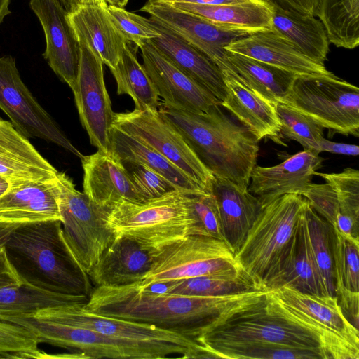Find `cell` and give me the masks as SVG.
<instances>
[{
    "mask_svg": "<svg viewBox=\"0 0 359 359\" xmlns=\"http://www.w3.org/2000/svg\"><path fill=\"white\" fill-rule=\"evenodd\" d=\"M213 344L269 342L318 352L324 359H359V347L304 312L262 290L233 307L196 340Z\"/></svg>",
    "mask_w": 359,
    "mask_h": 359,
    "instance_id": "6da1fadb",
    "label": "cell"
},
{
    "mask_svg": "<svg viewBox=\"0 0 359 359\" xmlns=\"http://www.w3.org/2000/svg\"><path fill=\"white\" fill-rule=\"evenodd\" d=\"M260 291L193 297L157 292L137 282L95 287L83 308L100 315L150 324L196 341L222 316Z\"/></svg>",
    "mask_w": 359,
    "mask_h": 359,
    "instance_id": "7a4b0ae2",
    "label": "cell"
},
{
    "mask_svg": "<svg viewBox=\"0 0 359 359\" xmlns=\"http://www.w3.org/2000/svg\"><path fill=\"white\" fill-rule=\"evenodd\" d=\"M0 247L22 284L89 297L91 281L68 248L60 220L0 224Z\"/></svg>",
    "mask_w": 359,
    "mask_h": 359,
    "instance_id": "3957f363",
    "label": "cell"
},
{
    "mask_svg": "<svg viewBox=\"0 0 359 359\" xmlns=\"http://www.w3.org/2000/svg\"><path fill=\"white\" fill-rule=\"evenodd\" d=\"M203 165L216 177L248 187L259 150L255 136L214 104L199 113L160 107Z\"/></svg>",
    "mask_w": 359,
    "mask_h": 359,
    "instance_id": "277c9868",
    "label": "cell"
},
{
    "mask_svg": "<svg viewBox=\"0 0 359 359\" xmlns=\"http://www.w3.org/2000/svg\"><path fill=\"white\" fill-rule=\"evenodd\" d=\"M191 196L175 189L145 201H122L107 222L116 236L135 241L149 254L189 235H198Z\"/></svg>",
    "mask_w": 359,
    "mask_h": 359,
    "instance_id": "5b68a950",
    "label": "cell"
},
{
    "mask_svg": "<svg viewBox=\"0 0 359 359\" xmlns=\"http://www.w3.org/2000/svg\"><path fill=\"white\" fill-rule=\"evenodd\" d=\"M83 304L45 308L51 316L65 323L93 330L112 338L132 351L137 359L209 358L196 341L152 325L89 312Z\"/></svg>",
    "mask_w": 359,
    "mask_h": 359,
    "instance_id": "8992f818",
    "label": "cell"
},
{
    "mask_svg": "<svg viewBox=\"0 0 359 359\" xmlns=\"http://www.w3.org/2000/svg\"><path fill=\"white\" fill-rule=\"evenodd\" d=\"M149 255L150 268L138 282L147 288L201 276L237 278L248 275L226 243L210 236L189 235Z\"/></svg>",
    "mask_w": 359,
    "mask_h": 359,
    "instance_id": "52a82bcc",
    "label": "cell"
},
{
    "mask_svg": "<svg viewBox=\"0 0 359 359\" xmlns=\"http://www.w3.org/2000/svg\"><path fill=\"white\" fill-rule=\"evenodd\" d=\"M305 201L299 194H288L263 205L235 255L242 269L262 290L269 273L290 245Z\"/></svg>",
    "mask_w": 359,
    "mask_h": 359,
    "instance_id": "ba28073f",
    "label": "cell"
},
{
    "mask_svg": "<svg viewBox=\"0 0 359 359\" xmlns=\"http://www.w3.org/2000/svg\"><path fill=\"white\" fill-rule=\"evenodd\" d=\"M323 128L359 137V88L334 75H297L283 102Z\"/></svg>",
    "mask_w": 359,
    "mask_h": 359,
    "instance_id": "9c48e42d",
    "label": "cell"
},
{
    "mask_svg": "<svg viewBox=\"0 0 359 359\" xmlns=\"http://www.w3.org/2000/svg\"><path fill=\"white\" fill-rule=\"evenodd\" d=\"M57 183L65 241L88 274L116 236L107 222L109 209L78 191L65 172H59Z\"/></svg>",
    "mask_w": 359,
    "mask_h": 359,
    "instance_id": "30bf717a",
    "label": "cell"
},
{
    "mask_svg": "<svg viewBox=\"0 0 359 359\" xmlns=\"http://www.w3.org/2000/svg\"><path fill=\"white\" fill-rule=\"evenodd\" d=\"M113 126L133 135L182 170L204 192L212 193L214 175L179 130L158 110L114 113Z\"/></svg>",
    "mask_w": 359,
    "mask_h": 359,
    "instance_id": "8fae6325",
    "label": "cell"
},
{
    "mask_svg": "<svg viewBox=\"0 0 359 359\" xmlns=\"http://www.w3.org/2000/svg\"><path fill=\"white\" fill-rule=\"evenodd\" d=\"M0 109L26 137L42 139L83 157L25 86L11 56L0 57Z\"/></svg>",
    "mask_w": 359,
    "mask_h": 359,
    "instance_id": "7c38bea8",
    "label": "cell"
},
{
    "mask_svg": "<svg viewBox=\"0 0 359 359\" xmlns=\"http://www.w3.org/2000/svg\"><path fill=\"white\" fill-rule=\"evenodd\" d=\"M0 320L23 326L36 334L39 343L67 349L82 359H137L121 342L93 330L60 320L45 308L26 315L0 316Z\"/></svg>",
    "mask_w": 359,
    "mask_h": 359,
    "instance_id": "4fadbf2b",
    "label": "cell"
},
{
    "mask_svg": "<svg viewBox=\"0 0 359 359\" xmlns=\"http://www.w3.org/2000/svg\"><path fill=\"white\" fill-rule=\"evenodd\" d=\"M79 43V71L72 90L79 118L90 143L98 151L110 153V130L114 113L104 83V64L90 48Z\"/></svg>",
    "mask_w": 359,
    "mask_h": 359,
    "instance_id": "5bb4252c",
    "label": "cell"
},
{
    "mask_svg": "<svg viewBox=\"0 0 359 359\" xmlns=\"http://www.w3.org/2000/svg\"><path fill=\"white\" fill-rule=\"evenodd\" d=\"M140 11L201 51L221 71L226 69L225 48L232 41L251 34L215 25L163 0H147Z\"/></svg>",
    "mask_w": 359,
    "mask_h": 359,
    "instance_id": "9a60e30c",
    "label": "cell"
},
{
    "mask_svg": "<svg viewBox=\"0 0 359 359\" xmlns=\"http://www.w3.org/2000/svg\"><path fill=\"white\" fill-rule=\"evenodd\" d=\"M140 49L142 65L162 98L163 107L199 113L212 105L220 104L213 94L177 67L149 41Z\"/></svg>",
    "mask_w": 359,
    "mask_h": 359,
    "instance_id": "2e32d148",
    "label": "cell"
},
{
    "mask_svg": "<svg viewBox=\"0 0 359 359\" xmlns=\"http://www.w3.org/2000/svg\"><path fill=\"white\" fill-rule=\"evenodd\" d=\"M46 36L43 56L57 76L72 90L76 84L80 46L68 19V11L60 0H30Z\"/></svg>",
    "mask_w": 359,
    "mask_h": 359,
    "instance_id": "e0dca14e",
    "label": "cell"
},
{
    "mask_svg": "<svg viewBox=\"0 0 359 359\" xmlns=\"http://www.w3.org/2000/svg\"><path fill=\"white\" fill-rule=\"evenodd\" d=\"M314 150L304 149L273 166L256 165L250 175L248 191L263 205L285 194H299L322 167L323 159Z\"/></svg>",
    "mask_w": 359,
    "mask_h": 359,
    "instance_id": "ac0fdd59",
    "label": "cell"
},
{
    "mask_svg": "<svg viewBox=\"0 0 359 359\" xmlns=\"http://www.w3.org/2000/svg\"><path fill=\"white\" fill-rule=\"evenodd\" d=\"M54 219L62 222L57 179L10 182L8 189L0 197L1 224L16 225Z\"/></svg>",
    "mask_w": 359,
    "mask_h": 359,
    "instance_id": "d6986e66",
    "label": "cell"
},
{
    "mask_svg": "<svg viewBox=\"0 0 359 359\" xmlns=\"http://www.w3.org/2000/svg\"><path fill=\"white\" fill-rule=\"evenodd\" d=\"M303 208L289 247L264 282L266 291L287 286L306 294L326 295L310 250Z\"/></svg>",
    "mask_w": 359,
    "mask_h": 359,
    "instance_id": "ffe728a7",
    "label": "cell"
},
{
    "mask_svg": "<svg viewBox=\"0 0 359 359\" xmlns=\"http://www.w3.org/2000/svg\"><path fill=\"white\" fill-rule=\"evenodd\" d=\"M226 50L268 63L297 75H331L325 65L304 55L273 27L239 38Z\"/></svg>",
    "mask_w": 359,
    "mask_h": 359,
    "instance_id": "44dd1931",
    "label": "cell"
},
{
    "mask_svg": "<svg viewBox=\"0 0 359 359\" xmlns=\"http://www.w3.org/2000/svg\"><path fill=\"white\" fill-rule=\"evenodd\" d=\"M83 193L95 204L111 209L124 201H140L124 164L111 152L98 151L81 158Z\"/></svg>",
    "mask_w": 359,
    "mask_h": 359,
    "instance_id": "7402d4cb",
    "label": "cell"
},
{
    "mask_svg": "<svg viewBox=\"0 0 359 359\" xmlns=\"http://www.w3.org/2000/svg\"><path fill=\"white\" fill-rule=\"evenodd\" d=\"M212 193L217 203L224 241L235 255L263 205L248 187L226 178L214 176Z\"/></svg>",
    "mask_w": 359,
    "mask_h": 359,
    "instance_id": "603a6c76",
    "label": "cell"
},
{
    "mask_svg": "<svg viewBox=\"0 0 359 359\" xmlns=\"http://www.w3.org/2000/svg\"><path fill=\"white\" fill-rule=\"evenodd\" d=\"M149 19L160 33L158 37L149 40L152 45L181 71L222 101L226 95V86L218 66L178 34L153 18Z\"/></svg>",
    "mask_w": 359,
    "mask_h": 359,
    "instance_id": "cb8c5ba5",
    "label": "cell"
},
{
    "mask_svg": "<svg viewBox=\"0 0 359 359\" xmlns=\"http://www.w3.org/2000/svg\"><path fill=\"white\" fill-rule=\"evenodd\" d=\"M58 173L27 137L0 118V176L9 182L50 181L57 179Z\"/></svg>",
    "mask_w": 359,
    "mask_h": 359,
    "instance_id": "d4e9b609",
    "label": "cell"
},
{
    "mask_svg": "<svg viewBox=\"0 0 359 359\" xmlns=\"http://www.w3.org/2000/svg\"><path fill=\"white\" fill-rule=\"evenodd\" d=\"M105 4L79 6L68 12V19L78 42L90 48L111 69L128 43L113 24Z\"/></svg>",
    "mask_w": 359,
    "mask_h": 359,
    "instance_id": "484cf974",
    "label": "cell"
},
{
    "mask_svg": "<svg viewBox=\"0 0 359 359\" xmlns=\"http://www.w3.org/2000/svg\"><path fill=\"white\" fill-rule=\"evenodd\" d=\"M226 86V95L221 101L226 109L258 140L269 137L276 142L280 122L276 106L243 84L227 71H222Z\"/></svg>",
    "mask_w": 359,
    "mask_h": 359,
    "instance_id": "4316f807",
    "label": "cell"
},
{
    "mask_svg": "<svg viewBox=\"0 0 359 359\" xmlns=\"http://www.w3.org/2000/svg\"><path fill=\"white\" fill-rule=\"evenodd\" d=\"M150 266L147 251L129 238L116 236L88 275L95 287L121 286L141 281Z\"/></svg>",
    "mask_w": 359,
    "mask_h": 359,
    "instance_id": "83f0119b",
    "label": "cell"
},
{
    "mask_svg": "<svg viewBox=\"0 0 359 359\" xmlns=\"http://www.w3.org/2000/svg\"><path fill=\"white\" fill-rule=\"evenodd\" d=\"M225 56V71L274 105L285 100L297 76L268 63L227 50Z\"/></svg>",
    "mask_w": 359,
    "mask_h": 359,
    "instance_id": "f1b7e54d",
    "label": "cell"
},
{
    "mask_svg": "<svg viewBox=\"0 0 359 359\" xmlns=\"http://www.w3.org/2000/svg\"><path fill=\"white\" fill-rule=\"evenodd\" d=\"M111 152L123 164L147 166L189 195L206 194L182 170L163 155L131 135L114 126L110 130Z\"/></svg>",
    "mask_w": 359,
    "mask_h": 359,
    "instance_id": "f546056e",
    "label": "cell"
},
{
    "mask_svg": "<svg viewBox=\"0 0 359 359\" xmlns=\"http://www.w3.org/2000/svg\"><path fill=\"white\" fill-rule=\"evenodd\" d=\"M165 2L215 25L231 29L253 34L272 28V8L266 0L226 5Z\"/></svg>",
    "mask_w": 359,
    "mask_h": 359,
    "instance_id": "4dcf8cb0",
    "label": "cell"
},
{
    "mask_svg": "<svg viewBox=\"0 0 359 359\" xmlns=\"http://www.w3.org/2000/svg\"><path fill=\"white\" fill-rule=\"evenodd\" d=\"M272 27L304 55L322 65L327 60L330 41L323 24L311 15L271 4Z\"/></svg>",
    "mask_w": 359,
    "mask_h": 359,
    "instance_id": "1f68e13d",
    "label": "cell"
},
{
    "mask_svg": "<svg viewBox=\"0 0 359 359\" xmlns=\"http://www.w3.org/2000/svg\"><path fill=\"white\" fill-rule=\"evenodd\" d=\"M270 291L284 303L304 312L315 321L359 347V330L345 317L336 296L306 294L287 286Z\"/></svg>",
    "mask_w": 359,
    "mask_h": 359,
    "instance_id": "d6a6232c",
    "label": "cell"
},
{
    "mask_svg": "<svg viewBox=\"0 0 359 359\" xmlns=\"http://www.w3.org/2000/svg\"><path fill=\"white\" fill-rule=\"evenodd\" d=\"M117 83V94L128 95L135 109L158 110L159 97L144 67L126 43L114 69H110Z\"/></svg>",
    "mask_w": 359,
    "mask_h": 359,
    "instance_id": "836d02e7",
    "label": "cell"
},
{
    "mask_svg": "<svg viewBox=\"0 0 359 359\" xmlns=\"http://www.w3.org/2000/svg\"><path fill=\"white\" fill-rule=\"evenodd\" d=\"M317 17L330 43L354 49L359 45V0H321Z\"/></svg>",
    "mask_w": 359,
    "mask_h": 359,
    "instance_id": "e575fe53",
    "label": "cell"
},
{
    "mask_svg": "<svg viewBox=\"0 0 359 359\" xmlns=\"http://www.w3.org/2000/svg\"><path fill=\"white\" fill-rule=\"evenodd\" d=\"M86 296L47 292L29 285H13L0 288V316L26 315L41 309L68 304H85Z\"/></svg>",
    "mask_w": 359,
    "mask_h": 359,
    "instance_id": "d590c367",
    "label": "cell"
},
{
    "mask_svg": "<svg viewBox=\"0 0 359 359\" xmlns=\"http://www.w3.org/2000/svg\"><path fill=\"white\" fill-rule=\"evenodd\" d=\"M303 212L309 245L327 296L335 297V275L332 252V225L306 199Z\"/></svg>",
    "mask_w": 359,
    "mask_h": 359,
    "instance_id": "8d00e7d4",
    "label": "cell"
},
{
    "mask_svg": "<svg viewBox=\"0 0 359 359\" xmlns=\"http://www.w3.org/2000/svg\"><path fill=\"white\" fill-rule=\"evenodd\" d=\"M164 292L193 297H222L264 290L249 276H201L160 284Z\"/></svg>",
    "mask_w": 359,
    "mask_h": 359,
    "instance_id": "74e56055",
    "label": "cell"
},
{
    "mask_svg": "<svg viewBox=\"0 0 359 359\" xmlns=\"http://www.w3.org/2000/svg\"><path fill=\"white\" fill-rule=\"evenodd\" d=\"M203 347L210 358L324 359L316 351L269 342L213 344Z\"/></svg>",
    "mask_w": 359,
    "mask_h": 359,
    "instance_id": "f35d334b",
    "label": "cell"
},
{
    "mask_svg": "<svg viewBox=\"0 0 359 359\" xmlns=\"http://www.w3.org/2000/svg\"><path fill=\"white\" fill-rule=\"evenodd\" d=\"M275 106L280 122V134L299 142L304 149H312L318 153L319 142L324 137L323 128L283 103L279 102Z\"/></svg>",
    "mask_w": 359,
    "mask_h": 359,
    "instance_id": "ab89813d",
    "label": "cell"
},
{
    "mask_svg": "<svg viewBox=\"0 0 359 359\" xmlns=\"http://www.w3.org/2000/svg\"><path fill=\"white\" fill-rule=\"evenodd\" d=\"M332 252L336 285L359 292V244L344 237L332 226Z\"/></svg>",
    "mask_w": 359,
    "mask_h": 359,
    "instance_id": "60d3db41",
    "label": "cell"
},
{
    "mask_svg": "<svg viewBox=\"0 0 359 359\" xmlns=\"http://www.w3.org/2000/svg\"><path fill=\"white\" fill-rule=\"evenodd\" d=\"M39 344L36 334L29 330L0 320V358H36Z\"/></svg>",
    "mask_w": 359,
    "mask_h": 359,
    "instance_id": "b9f144b4",
    "label": "cell"
},
{
    "mask_svg": "<svg viewBox=\"0 0 359 359\" xmlns=\"http://www.w3.org/2000/svg\"><path fill=\"white\" fill-rule=\"evenodd\" d=\"M105 8L113 24L128 43L132 42L140 48L145 41L160 36L149 18L107 4Z\"/></svg>",
    "mask_w": 359,
    "mask_h": 359,
    "instance_id": "7bdbcfd3",
    "label": "cell"
},
{
    "mask_svg": "<svg viewBox=\"0 0 359 359\" xmlns=\"http://www.w3.org/2000/svg\"><path fill=\"white\" fill-rule=\"evenodd\" d=\"M315 175L324 179L334 189L338 198L339 212L359 219V171L351 168L338 173Z\"/></svg>",
    "mask_w": 359,
    "mask_h": 359,
    "instance_id": "ee69618b",
    "label": "cell"
},
{
    "mask_svg": "<svg viewBox=\"0 0 359 359\" xmlns=\"http://www.w3.org/2000/svg\"><path fill=\"white\" fill-rule=\"evenodd\" d=\"M191 202L198 235L224 241L219 208L213 194L191 195Z\"/></svg>",
    "mask_w": 359,
    "mask_h": 359,
    "instance_id": "f6af8a7d",
    "label": "cell"
},
{
    "mask_svg": "<svg viewBox=\"0 0 359 359\" xmlns=\"http://www.w3.org/2000/svg\"><path fill=\"white\" fill-rule=\"evenodd\" d=\"M130 165V170H126L140 201L157 198L177 189L168 180L151 168L142 165Z\"/></svg>",
    "mask_w": 359,
    "mask_h": 359,
    "instance_id": "bcb514c9",
    "label": "cell"
},
{
    "mask_svg": "<svg viewBox=\"0 0 359 359\" xmlns=\"http://www.w3.org/2000/svg\"><path fill=\"white\" fill-rule=\"evenodd\" d=\"M299 194L308 200L314 210L334 226L339 207L337 193L331 184L310 182Z\"/></svg>",
    "mask_w": 359,
    "mask_h": 359,
    "instance_id": "7dc6e473",
    "label": "cell"
},
{
    "mask_svg": "<svg viewBox=\"0 0 359 359\" xmlns=\"http://www.w3.org/2000/svg\"><path fill=\"white\" fill-rule=\"evenodd\" d=\"M335 295L345 317L353 326L359 330V292H353L341 285H336Z\"/></svg>",
    "mask_w": 359,
    "mask_h": 359,
    "instance_id": "c3c4849f",
    "label": "cell"
},
{
    "mask_svg": "<svg viewBox=\"0 0 359 359\" xmlns=\"http://www.w3.org/2000/svg\"><path fill=\"white\" fill-rule=\"evenodd\" d=\"M285 9L317 16L321 0H266Z\"/></svg>",
    "mask_w": 359,
    "mask_h": 359,
    "instance_id": "681fc988",
    "label": "cell"
},
{
    "mask_svg": "<svg viewBox=\"0 0 359 359\" xmlns=\"http://www.w3.org/2000/svg\"><path fill=\"white\" fill-rule=\"evenodd\" d=\"M318 151L319 154L323 151H327L336 154L358 156L359 154V147L355 144L332 142L323 137L319 142Z\"/></svg>",
    "mask_w": 359,
    "mask_h": 359,
    "instance_id": "f907efd6",
    "label": "cell"
},
{
    "mask_svg": "<svg viewBox=\"0 0 359 359\" xmlns=\"http://www.w3.org/2000/svg\"><path fill=\"white\" fill-rule=\"evenodd\" d=\"M22 284L8 262L5 252L0 247V288Z\"/></svg>",
    "mask_w": 359,
    "mask_h": 359,
    "instance_id": "816d5d0a",
    "label": "cell"
},
{
    "mask_svg": "<svg viewBox=\"0 0 359 359\" xmlns=\"http://www.w3.org/2000/svg\"><path fill=\"white\" fill-rule=\"evenodd\" d=\"M168 2H184L205 5H226L255 1L257 0H163Z\"/></svg>",
    "mask_w": 359,
    "mask_h": 359,
    "instance_id": "f5cc1de1",
    "label": "cell"
},
{
    "mask_svg": "<svg viewBox=\"0 0 359 359\" xmlns=\"http://www.w3.org/2000/svg\"><path fill=\"white\" fill-rule=\"evenodd\" d=\"M11 0H0V24L4 18L11 13L8 6Z\"/></svg>",
    "mask_w": 359,
    "mask_h": 359,
    "instance_id": "db71d44e",
    "label": "cell"
},
{
    "mask_svg": "<svg viewBox=\"0 0 359 359\" xmlns=\"http://www.w3.org/2000/svg\"><path fill=\"white\" fill-rule=\"evenodd\" d=\"M60 1L68 12L72 11L77 7L75 0H60Z\"/></svg>",
    "mask_w": 359,
    "mask_h": 359,
    "instance_id": "11a10c76",
    "label": "cell"
},
{
    "mask_svg": "<svg viewBox=\"0 0 359 359\" xmlns=\"http://www.w3.org/2000/svg\"><path fill=\"white\" fill-rule=\"evenodd\" d=\"M104 1L111 6L124 8L128 0H104Z\"/></svg>",
    "mask_w": 359,
    "mask_h": 359,
    "instance_id": "9f6ffc18",
    "label": "cell"
},
{
    "mask_svg": "<svg viewBox=\"0 0 359 359\" xmlns=\"http://www.w3.org/2000/svg\"><path fill=\"white\" fill-rule=\"evenodd\" d=\"M10 182L4 177L0 176V197L7 191Z\"/></svg>",
    "mask_w": 359,
    "mask_h": 359,
    "instance_id": "6f0895ef",
    "label": "cell"
},
{
    "mask_svg": "<svg viewBox=\"0 0 359 359\" xmlns=\"http://www.w3.org/2000/svg\"><path fill=\"white\" fill-rule=\"evenodd\" d=\"M77 7L79 6L92 5L102 3L104 0H75Z\"/></svg>",
    "mask_w": 359,
    "mask_h": 359,
    "instance_id": "680465c9",
    "label": "cell"
}]
</instances>
